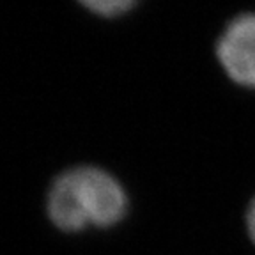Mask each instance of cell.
Segmentation results:
<instances>
[{
    "label": "cell",
    "instance_id": "1",
    "mask_svg": "<svg viewBox=\"0 0 255 255\" xmlns=\"http://www.w3.org/2000/svg\"><path fill=\"white\" fill-rule=\"evenodd\" d=\"M126 213V193L108 172L78 167L64 172L48 195V215L64 231L108 227Z\"/></svg>",
    "mask_w": 255,
    "mask_h": 255
},
{
    "label": "cell",
    "instance_id": "2",
    "mask_svg": "<svg viewBox=\"0 0 255 255\" xmlns=\"http://www.w3.org/2000/svg\"><path fill=\"white\" fill-rule=\"evenodd\" d=\"M216 55L236 84L255 87V12H247L229 23L216 44Z\"/></svg>",
    "mask_w": 255,
    "mask_h": 255
},
{
    "label": "cell",
    "instance_id": "3",
    "mask_svg": "<svg viewBox=\"0 0 255 255\" xmlns=\"http://www.w3.org/2000/svg\"><path fill=\"white\" fill-rule=\"evenodd\" d=\"M91 11L103 16H117L129 11L135 5L131 0H92V2H84Z\"/></svg>",
    "mask_w": 255,
    "mask_h": 255
},
{
    "label": "cell",
    "instance_id": "4",
    "mask_svg": "<svg viewBox=\"0 0 255 255\" xmlns=\"http://www.w3.org/2000/svg\"><path fill=\"white\" fill-rule=\"evenodd\" d=\"M247 225H248V232H250L252 241H254V243H255V197H254V200H252L250 207H248Z\"/></svg>",
    "mask_w": 255,
    "mask_h": 255
}]
</instances>
